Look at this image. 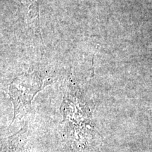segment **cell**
<instances>
[{
	"label": "cell",
	"mask_w": 152,
	"mask_h": 152,
	"mask_svg": "<svg viewBox=\"0 0 152 152\" xmlns=\"http://www.w3.org/2000/svg\"><path fill=\"white\" fill-rule=\"evenodd\" d=\"M50 83L38 73L23 74L13 80L9 86V96L14 105V119L31 105L35 95Z\"/></svg>",
	"instance_id": "cell-1"
}]
</instances>
